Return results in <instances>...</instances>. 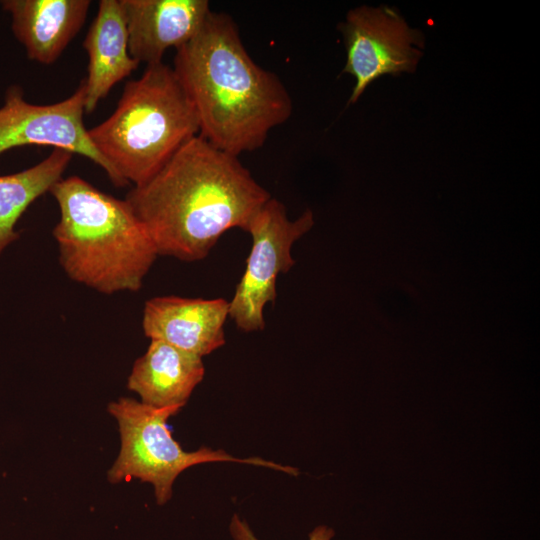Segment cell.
<instances>
[{
  "label": "cell",
  "instance_id": "cell-7",
  "mask_svg": "<svg viewBox=\"0 0 540 540\" xmlns=\"http://www.w3.org/2000/svg\"><path fill=\"white\" fill-rule=\"evenodd\" d=\"M84 113V80L68 98L48 105L29 103L20 86H10L0 107V155L25 145L68 150L88 158L105 171L115 186L124 187L93 145L84 125Z\"/></svg>",
  "mask_w": 540,
  "mask_h": 540
},
{
  "label": "cell",
  "instance_id": "cell-5",
  "mask_svg": "<svg viewBox=\"0 0 540 540\" xmlns=\"http://www.w3.org/2000/svg\"><path fill=\"white\" fill-rule=\"evenodd\" d=\"M117 420L121 438L119 455L107 472L108 481L119 483L137 478L151 483L156 502L165 504L172 496V486L185 469L208 462H235L263 466L298 475V470L260 457L236 458L224 450L201 447L192 452L182 449L167 426L169 417L181 407L156 408L132 398H120L108 405Z\"/></svg>",
  "mask_w": 540,
  "mask_h": 540
},
{
  "label": "cell",
  "instance_id": "cell-15",
  "mask_svg": "<svg viewBox=\"0 0 540 540\" xmlns=\"http://www.w3.org/2000/svg\"><path fill=\"white\" fill-rule=\"evenodd\" d=\"M229 530L233 540H258L251 531L249 525L241 520L237 514L233 515ZM333 537V529L323 525L317 526L309 534V540H332Z\"/></svg>",
  "mask_w": 540,
  "mask_h": 540
},
{
  "label": "cell",
  "instance_id": "cell-10",
  "mask_svg": "<svg viewBox=\"0 0 540 540\" xmlns=\"http://www.w3.org/2000/svg\"><path fill=\"white\" fill-rule=\"evenodd\" d=\"M229 301L161 296L144 305L142 328L150 340L203 357L225 344Z\"/></svg>",
  "mask_w": 540,
  "mask_h": 540
},
{
  "label": "cell",
  "instance_id": "cell-14",
  "mask_svg": "<svg viewBox=\"0 0 540 540\" xmlns=\"http://www.w3.org/2000/svg\"><path fill=\"white\" fill-rule=\"evenodd\" d=\"M73 153L59 148L41 162L0 176V254L19 238L15 225L27 208L62 179Z\"/></svg>",
  "mask_w": 540,
  "mask_h": 540
},
{
  "label": "cell",
  "instance_id": "cell-13",
  "mask_svg": "<svg viewBox=\"0 0 540 540\" xmlns=\"http://www.w3.org/2000/svg\"><path fill=\"white\" fill-rule=\"evenodd\" d=\"M204 374L202 357L150 340L144 355L133 364L127 387L146 405L183 407Z\"/></svg>",
  "mask_w": 540,
  "mask_h": 540
},
{
  "label": "cell",
  "instance_id": "cell-1",
  "mask_svg": "<svg viewBox=\"0 0 540 540\" xmlns=\"http://www.w3.org/2000/svg\"><path fill=\"white\" fill-rule=\"evenodd\" d=\"M270 198L238 156L198 134L125 200L158 255L194 262L204 259L226 231H246Z\"/></svg>",
  "mask_w": 540,
  "mask_h": 540
},
{
  "label": "cell",
  "instance_id": "cell-6",
  "mask_svg": "<svg viewBox=\"0 0 540 540\" xmlns=\"http://www.w3.org/2000/svg\"><path fill=\"white\" fill-rule=\"evenodd\" d=\"M313 224L311 210L291 220L285 206L272 197L253 216L246 230L252 238L246 268L229 301V317L240 330L264 329L263 312L276 299L277 277L295 264L291 248Z\"/></svg>",
  "mask_w": 540,
  "mask_h": 540
},
{
  "label": "cell",
  "instance_id": "cell-9",
  "mask_svg": "<svg viewBox=\"0 0 540 540\" xmlns=\"http://www.w3.org/2000/svg\"><path fill=\"white\" fill-rule=\"evenodd\" d=\"M128 32L130 55L146 66L190 41L211 9L207 0H119Z\"/></svg>",
  "mask_w": 540,
  "mask_h": 540
},
{
  "label": "cell",
  "instance_id": "cell-3",
  "mask_svg": "<svg viewBox=\"0 0 540 540\" xmlns=\"http://www.w3.org/2000/svg\"><path fill=\"white\" fill-rule=\"evenodd\" d=\"M50 193L60 211L52 233L67 276L103 294L138 291L159 255L128 202L76 175Z\"/></svg>",
  "mask_w": 540,
  "mask_h": 540
},
{
  "label": "cell",
  "instance_id": "cell-11",
  "mask_svg": "<svg viewBox=\"0 0 540 540\" xmlns=\"http://www.w3.org/2000/svg\"><path fill=\"white\" fill-rule=\"evenodd\" d=\"M90 5V0L1 1L27 57L44 65L54 63L79 33Z\"/></svg>",
  "mask_w": 540,
  "mask_h": 540
},
{
  "label": "cell",
  "instance_id": "cell-4",
  "mask_svg": "<svg viewBox=\"0 0 540 540\" xmlns=\"http://www.w3.org/2000/svg\"><path fill=\"white\" fill-rule=\"evenodd\" d=\"M88 134L124 186H138L199 134V122L173 68L161 62L128 81L114 112Z\"/></svg>",
  "mask_w": 540,
  "mask_h": 540
},
{
  "label": "cell",
  "instance_id": "cell-8",
  "mask_svg": "<svg viewBox=\"0 0 540 540\" xmlns=\"http://www.w3.org/2000/svg\"><path fill=\"white\" fill-rule=\"evenodd\" d=\"M341 30L347 51L343 72L356 80L349 103L380 76L412 71L421 56L414 46H422V35L388 7L351 10Z\"/></svg>",
  "mask_w": 540,
  "mask_h": 540
},
{
  "label": "cell",
  "instance_id": "cell-12",
  "mask_svg": "<svg viewBox=\"0 0 540 540\" xmlns=\"http://www.w3.org/2000/svg\"><path fill=\"white\" fill-rule=\"evenodd\" d=\"M83 48L88 55L85 113H91L140 64L129 53L128 32L119 0L99 1Z\"/></svg>",
  "mask_w": 540,
  "mask_h": 540
},
{
  "label": "cell",
  "instance_id": "cell-2",
  "mask_svg": "<svg viewBox=\"0 0 540 540\" xmlns=\"http://www.w3.org/2000/svg\"><path fill=\"white\" fill-rule=\"evenodd\" d=\"M172 68L194 106L199 135L229 154L262 147L292 114L285 85L253 61L224 12L210 11L199 32L176 49Z\"/></svg>",
  "mask_w": 540,
  "mask_h": 540
}]
</instances>
